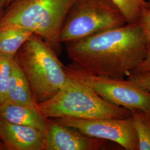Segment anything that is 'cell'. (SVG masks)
<instances>
[{"label":"cell","mask_w":150,"mask_h":150,"mask_svg":"<svg viewBox=\"0 0 150 150\" xmlns=\"http://www.w3.org/2000/svg\"><path fill=\"white\" fill-rule=\"evenodd\" d=\"M71 65L88 74L125 79L148 51L139 23L126 24L64 43Z\"/></svg>","instance_id":"6da1fadb"},{"label":"cell","mask_w":150,"mask_h":150,"mask_svg":"<svg viewBox=\"0 0 150 150\" xmlns=\"http://www.w3.org/2000/svg\"><path fill=\"white\" fill-rule=\"evenodd\" d=\"M67 78L54 96L38 103L37 109L46 118H126L131 111L105 101L91 86L90 74L70 64Z\"/></svg>","instance_id":"7a4b0ae2"},{"label":"cell","mask_w":150,"mask_h":150,"mask_svg":"<svg viewBox=\"0 0 150 150\" xmlns=\"http://www.w3.org/2000/svg\"><path fill=\"white\" fill-rule=\"evenodd\" d=\"M75 1L11 0L0 17V27L29 30L59 52L61 31Z\"/></svg>","instance_id":"3957f363"},{"label":"cell","mask_w":150,"mask_h":150,"mask_svg":"<svg viewBox=\"0 0 150 150\" xmlns=\"http://www.w3.org/2000/svg\"><path fill=\"white\" fill-rule=\"evenodd\" d=\"M15 57L37 104L54 96L66 81V67L54 49L36 34L27 39Z\"/></svg>","instance_id":"277c9868"},{"label":"cell","mask_w":150,"mask_h":150,"mask_svg":"<svg viewBox=\"0 0 150 150\" xmlns=\"http://www.w3.org/2000/svg\"><path fill=\"white\" fill-rule=\"evenodd\" d=\"M126 24L111 0H75L65 18L59 41L66 43Z\"/></svg>","instance_id":"5b68a950"},{"label":"cell","mask_w":150,"mask_h":150,"mask_svg":"<svg viewBox=\"0 0 150 150\" xmlns=\"http://www.w3.org/2000/svg\"><path fill=\"white\" fill-rule=\"evenodd\" d=\"M57 122L87 136L120 145L125 150H139V142L131 117L126 118H56Z\"/></svg>","instance_id":"8992f818"},{"label":"cell","mask_w":150,"mask_h":150,"mask_svg":"<svg viewBox=\"0 0 150 150\" xmlns=\"http://www.w3.org/2000/svg\"><path fill=\"white\" fill-rule=\"evenodd\" d=\"M90 82L105 101L129 111L141 110L150 115V92L140 90L125 79L90 74Z\"/></svg>","instance_id":"52a82bcc"},{"label":"cell","mask_w":150,"mask_h":150,"mask_svg":"<svg viewBox=\"0 0 150 150\" xmlns=\"http://www.w3.org/2000/svg\"><path fill=\"white\" fill-rule=\"evenodd\" d=\"M108 141L87 136L48 118L44 150H105Z\"/></svg>","instance_id":"ba28073f"},{"label":"cell","mask_w":150,"mask_h":150,"mask_svg":"<svg viewBox=\"0 0 150 150\" xmlns=\"http://www.w3.org/2000/svg\"><path fill=\"white\" fill-rule=\"evenodd\" d=\"M0 140L7 150H44L45 133L0 119Z\"/></svg>","instance_id":"9c48e42d"},{"label":"cell","mask_w":150,"mask_h":150,"mask_svg":"<svg viewBox=\"0 0 150 150\" xmlns=\"http://www.w3.org/2000/svg\"><path fill=\"white\" fill-rule=\"evenodd\" d=\"M0 119L10 123L31 126L46 133L48 118L36 107L6 102L0 106Z\"/></svg>","instance_id":"30bf717a"},{"label":"cell","mask_w":150,"mask_h":150,"mask_svg":"<svg viewBox=\"0 0 150 150\" xmlns=\"http://www.w3.org/2000/svg\"><path fill=\"white\" fill-rule=\"evenodd\" d=\"M6 102L36 107L30 86L16 57L8 84Z\"/></svg>","instance_id":"8fae6325"},{"label":"cell","mask_w":150,"mask_h":150,"mask_svg":"<svg viewBox=\"0 0 150 150\" xmlns=\"http://www.w3.org/2000/svg\"><path fill=\"white\" fill-rule=\"evenodd\" d=\"M33 33L23 28L0 27V53L15 57L22 45Z\"/></svg>","instance_id":"7c38bea8"},{"label":"cell","mask_w":150,"mask_h":150,"mask_svg":"<svg viewBox=\"0 0 150 150\" xmlns=\"http://www.w3.org/2000/svg\"><path fill=\"white\" fill-rule=\"evenodd\" d=\"M131 118L139 142V150H150V115L141 110H131Z\"/></svg>","instance_id":"4fadbf2b"},{"label":"cell","mask_w":150,"mask_h":150,"mask_svg":"<svg viewBox=\"0 0 150 150\" xmlns=\"http://www.w3.org/2000/svg\"><path fill=\"white\" fill-rule=\"evenodd\" d=\"M117 6L127 24H135L145 10L150 9V3L146 0H111Z\"/></svg>","instance_id":"5bb4252c"},{"label":"cell","mask_w":150,"mask_h":150,"mask_svg":"<svg viewBox=\"0 0 150 150\" xmlns=\"http://www.w3.org/2000/svg\"><path fill=\"white\" fill-rule=\"evenodd\" d=\"M15 57L0 53V106L6 101L8 84Z\"/></svg>","instance_id":"9a60e30c"},{"label":"cell","mask_w":150,"mask_h":150,"mask_svg":"<svg viewBox=\"0 0 150 150\" xmlns=\"http://www.w3.org/2000/svg\"><path fill=\"white\" fill-rule=\"evenodd\" d=\"M126 80L140 90L150 92V72L131 74Z\"/></svg>","instance_id":"2e32d148"},{"label":"cell","mask_w":150,"mask_h":150,"mask_svg":"<svg viewBox=\"0 0 150 150\" xmlns=\"http://www.w3.org/2000/svg\"><path fill=\"white\" fill-rule=\"evenodd\" d=\"M139 23L144 33L147 50H150V8L143 12Z\"/></svg>","instance_id":"e0dca14e"},{"label":"cell","mask_w":150,"mask_h":150,"mask_svg":"<svg viewBox=\"0 0 150 150\" xmlns=\"http://www.w3.org/2000/svg\"><path fill=\"white\" fill-rule=\"evenodd\" d=\"M147 72H150V50H148L144 59L131 71V74Z\"/></svg>","instance_id":"ac0fdd59"},{"label":"cell","mask_w":150,"mask_h":150,"mask_svg":"<svg viewBox=\"0 0 150 150\" xmlns=\"http://www.w3.org/2000/svg\"><path fill=\"white\" fill-rule=\"evenodd\" d=\"M9 0H0V17L2 16V14Z\"/></svg>","instance_id":"d6986e66"},{"label":"cell","mask_w":150,"mask_h":150,"mask_svg":"<svg viewBox=\"0 0 150 150\" xmlns=\"http://www.w3.org/2000/svg\"><path fill=\"white\" fill-rule=\"evenodd\" d=\"M4 147H3V145L2 144H1V140H0V150H3L4 149Z\"/></svg>","instance_id":"ffe728a7"},{"label":"cell","mask_w":150,"mask_h":150,"mask_svg":"<svg viewBox=\"0 0 150 150\" xmlns=\"http://www.w3.org/2000/svg\"><path fill=\"white\" fill-rule=\"evenodd\" d=\"M146 1H148L149 2H150V0H146Z\"/></svg>","instance_id":"44dd1931"},{"label":"cell","mask_w":150,"mask_h":150,"mask_svg":"<svg viewBox=\"0 0 150 150\" xmlns=\"http://www.w3.org/2000/svg\"><path fill=\"white\" fill-rule=\"evenodd\" d=\"M10 1H11V0H9V2H10ZM9 2H8V3H9Z\"/></svg>","instance_id":"7402d4cb"}]
</instances>
